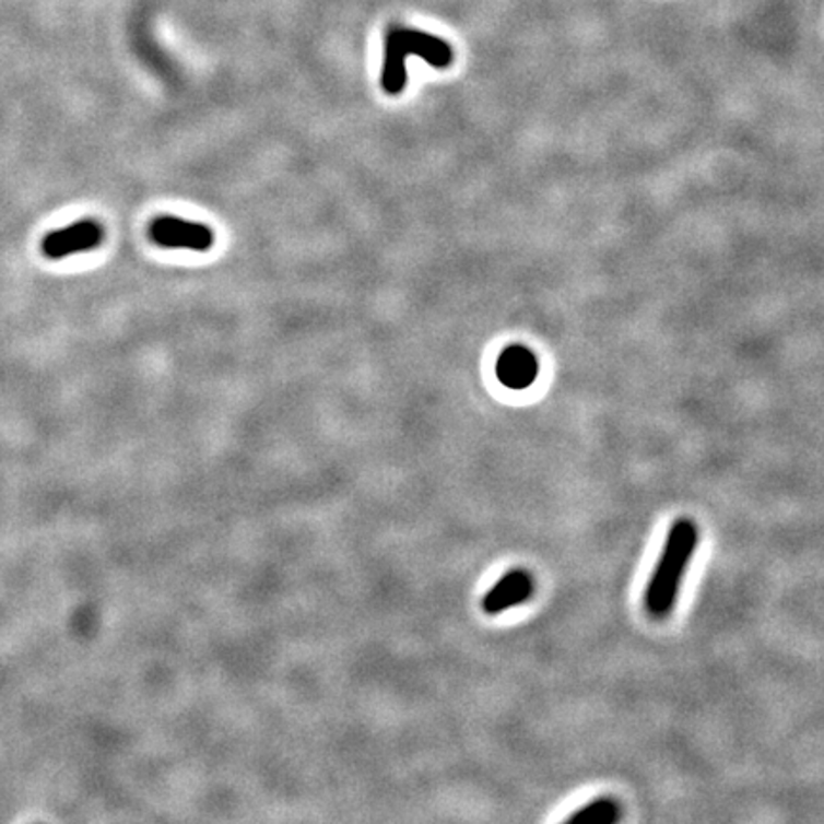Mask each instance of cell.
Instances as JSON below:
<instances>
[{"label":"cell","mask_w":824,"mask_h":824,"mask_svg":"<svg viewBox=\"0 0 824 824\" xmlns=\"http://www.w3.org/2000/svg\"><path fill=\"white\" fill-rule=\"evenodd\" d=\"M409 56H419L434 68H447L452 61V50L442 38L427 35L424 31L409 27H391L386 38L382 86L388 94H399L405 89Z\"/></svg>","instance_id":"2"},{"label":"cell","mask_w":824,"mask_h":824,"mask_svg":"<svg viewBox=\"0 0 824 824\" xmlns=\"http://www.w3.org/2000/svg\"><path fill=\"white\" fill-rule=\"evenodd\" d=\"M150 239L165 248H188L204 252L214 245L209 225L196 224L174 216H158L150 224Z\"/></svg>","instance_id":"4"},{"label":"cell","mask_w":824,"mask_h":824,"mask_svg":"<svg viewBox=\"0 0 824 824\" xmlns=\"http://www.w3.org/2000/svg\"><path fill=\"white\" fill-rule=\"evenodd\" d=\"M619 817H621V808L616 805L615 800L600 798L585 805L582 810H578L569 821L570 823L611 824L616 823Z\"/></svg>","instance_id":"7"},{"label":"cell","mask_w":824,"mask_h":824,"mask_svg":"<svg viewBox=\"0 0 824 824\" xmlns=\"http://www.w3.org/2000/svg\"><path fill=\"white\" fill-rule=\"evenodd\" d=\"M697 544V525L687 517L675 519L668 531L659 563L652 570L651 580L645 590V609L652 619L662 621L674 611L683 575L690 569Z\"/></svg>","instance_id":"1"},{"label":"cell","mask_w":824,"mask_h":824,"mask_svg":"<svg viewBox=\"0 0 824 824\" xmlns=\"http://www.w3.org/2000/svg\"><path fill=\"white\" fill-rule=\"evenodd\" d=\"M104 237V225L96 220H81L68 227L48 233L40 248L46 258L61 260L68 256L81 255V252L98 248Z\"/></svg>","instance_id":"3"},{"label":"cell","mask_w":824,"mask_h":824,"mask_svg":"<svg viewBox=\"0 0 824 824\" xmlns=\"http://www.w3.org/2000/svg\"><path fill=\"white\" fill-rule=\"evenodd\" d=\"M534 592V580L523 569L510 570L504 575L498 585L485 596L483 609L488 615H498L503 611L521 605Z\"/></svg>","instance_id":"6"},{"label":"cell","mask_w":824,"mask_h":824,"mask_svg":"<svg viewBox=\"0 0 824 824\" xmlns=\"http://www.w3.org/2000/svg\"><path fill=\"white\" fill-rule=\"evenodd\" d=\"M496 376L510 390L529 388L539 376V360L525 345H510L496 361Z\"/></svg>","instance_id":"5"}]
</instances>
